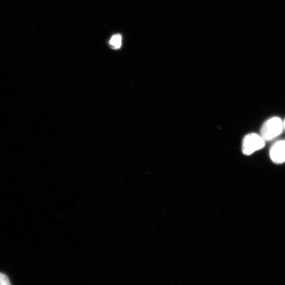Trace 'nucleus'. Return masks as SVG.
I'll use <instances>...</instances> for the list:
<instances>
[{"label": "nucleus", "instance_id": "1", "mask_svg": "<svg viewBox=\"0 0 285 285\" xmlns=\"http://www.w3.org/2000/svg\"><path fill=\"white\" fill-rule=\"evenodd\" d=\"M283 129V122L277 117H274L264 122L261 128L260 135L265 141L272 140L282 133Z\"/></svg>", "mask_w": 285, "mask_h": 285}, {"label": "nucleus", "instance_id": "2", "mask_svg": "<svg viewBox=\"0 0 285 285\" xmlns=\"http://www.w3.org/2000/svg\"><path fill=\"white\" fill-rule=\"evenodd\" d=\"M265 146V140L256 133H250L243 138L242 152L243 154L250 155L263 149Z\"/></svg>", "mask_w": 285, "mask_h": 285}, {"label": "nucleus", "instance_id": "3", "mask_svg": "<svg viewBox=\"0 0 285 285\" xmlns=\"http://www.w3.org/2000/svg\"><path fill=\"white\" fill-rule=\"evenodd\" d=\"M270 156L276 164H282L285 162V140L276 141L270 150Z\"/></svg>", "mask_w": 285, "mask_h": 285}, {"label": "nucleus", "instance_id": "4", "mask_svg": "<svg viewBox=\"0 0 285 285\" xmlns=\"http://www.w3.org/2000/svg\"><path fill=\"white\" fill-rule=\"evenodd\" d=\"M110 44L115 48L118 49L121 45V37L119 34L113 35L111 40Z\"/></svg>", "mask_w": 285, "mask_h": 285}, {"label": "nucleus", "instance_id": "5", "mask_svg": "<svg viewBox=\"0 0 285 285\" xmlns=\"http://www.w3.org/2000/svg\"><path fill=\"white\" fill-rule=\"evenodd\" d=\"M10 282L8 277L4 274L0 273V285H10Z\"/></svg>", "mask_w": 285, "mask_h": 285}, {"label": "nucleus", "instance_id": "6", "mask_svg": "<svg viewBox=\"0 0 285 285\" xmlns=\"http://www.w3.org/2000/svg\"><path fill=\"white\" fill-rule=\"evenodd\" d=\"M283 129L285 130V119H284V121L283 122Z\"/></svg>", "mask_w": 285, "mask_h": 285}]
</instances>
